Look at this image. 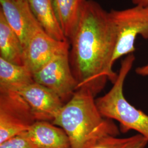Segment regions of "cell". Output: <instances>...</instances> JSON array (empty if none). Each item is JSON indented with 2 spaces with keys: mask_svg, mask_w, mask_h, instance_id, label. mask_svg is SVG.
<instances>
[{
  "mask_svg": "<svg viewBox=\"0 0 148 148\" xmlns=\"http://www.w3.org/2000/svg\"><path fill=\"white\" fill-rule=\"evenodd\" d=\"M116 27L110 12L93 0H85L77 27L69 39V60L78 89L86 87L95 96L107 81L114 84L118 74L112 70L116 45Z\"/></svg>",
  "mask_w": 148,
  "mask_h": 148,
  "instance_id": "1",
  "label": "cell"
},
{
  "mask_svg": "<svg viewBox=\"0 0 148 148\" xmlns=\"http://www.w3.org/2000/svg\"><path fill=\"white\" fill-rule=\"evenodd\" d=\"M95 97L86 87H80L52 122L66 133L71 148H92L101 138L120 134L116 125L101 115Z\"/></svg>",
  "mask_w": 148,
  "mask_h": 148,
  "instance_id": "2",
  "label": "cell"
},
{
  "mask_svg": "<svg viewBox=\"0 0 148 148\" xmlns=\"http://www.w3.org/2000/svg\"><path fill=\"white\" fill-rule=\"evenodd\" d=\"M135 59L133 53L127 55L122 62L113 86L105 95L96 99L95 103L103 116L120 123L122 132L135 130L148 140V115L132 106L126 99L123 92L124 82Z\"/></svg>",
  "mask_w": 148,
  "mask_h": 148,
  "instance_id": "3",
  "label": "cell"
},
{
  "mask_svg": "<svg viewBox=\"0 0 148 148\" xmlns=\"http://www.w3.org/2000/svg\"><path fill=\"white\" fill-rule=\"evenodd\" d=\"M110 16L116 29L117 38L112 63L135 51L138 35L148 39V5H134L122 10H111Z\"/></svg>",
  "mask_w": 148,
  "mask_h": 148,
  "instance_id": "4",
  "label": "cell"
},
{
  "mask_svg": "<svg viewBox=\"0 0 148 148\" xmlns=\"http://www.w3.org/2000/svg\"><path fill=\"white\" fill-rule=\"evenodd\" d=\"M37 121L18 93L0 90V144L27 131Z\"/></svg>",
  "mask_w": 148,
  "mask_h": 148,
  "instance_id": "5",
  "label": "cell"
},
{
  "mask_svg": "<svg viewBox=\"0 0 148 148\" xmlns=\"http://www.w3.org/2000/svg\"><path fill=\"white\" fill-rule=\"evenodd\" d=\"M35 82L53 92L64 103L70 99L78 89V82L73 73L69 51L59 54L36 73Z\"/></svg>",
  "mask_w": 148,
  "mask_h": 148,
  "instance_id": "6",
  "label": "cell"
},
{
  "mask_svg": "<svg viewBox=\"0 0 148 148\" xmlns=\"http://www.w3.org/2000/svg\"><path fill=\"white\" fill-rule=\"evenodd\" d=\"M69 41L55 40L42 27L33 32L24 48V64L32 74L59 54L69 51Z\"/></svg>",
  "mask_w": 148,
  "mask_h": 148,
  "instance_id": "7",
  "label": "cell"
},
{
  "mask_svg": "<svg viewBox=\"0 0 148 148\" xmlns=\"http://www.w3.org/2000/svg\"><path fill=\"white\" fill-rule=\"evenodd\" d=\"M16 92L30 106L37 121H53L64 104L58 95L36 82Z\"/></svg>",
  "mask_w": 148,
  "mask_h": 148,
  "instance_id": "8",
  "label": "cell"
},
{
  "mask_svg": "<svg viewBox=\"0 0 148 148\" xmlns=\"http://www.w3.org/2000/svg\"><path fill=\"white\" fill-rule=\"evenodd\" d=\"M0 12L19 38L24 49L32 32L42 27L32 14L27 0H0Z\"/></svg>",
  "mask_w": 148,
  "mask_h": 148,
  "instance_id": "9",
  "label": "cell"
},
{
  "mask_svg": "<svg viewBox=\"0 0 148 148\" xmlns=\"http://www.w3.org/2000/svg\"><path fill=\"white\" fill-rule=\"evenodd\" d=\"M21 134L40 148H71L69 137L63 130L49 122H36Z\"/></svg>",
  "mask_w": 148,
  "mask_h": 148,
  "instance_id": "10",
  "label": "cell"
},
{
  "mask_svg": "<svg viewBox=\"0 0 148 148\" xmlns=\"http://www.w3.org/2000/svg\"><path fill=\"white\" fill-rule=\"evenodd\" d=\"M32 14L48 35L60 41H69L59 24L52 0H27Z\"/></svg>",
  "mask_w": 148,
  "mask_h": 148,
  "instance_id": "11",
  "label": "cell"
},
{
  "mask_svg": "<svg viewBox=\"0 0 148 148\" xmlns=\"http://www.w3.org/2000/svg\"><path fill=\"white\" fill-rule=\"evenodd\" d=\"M34 82L32 73L26 66L0 57V90L16 92Z\"/></svg>",
  "mask_w": 148,
  "mask_h": 148,
  "instance_id": "12",
  "label": "cell"
},
{
  "mask_svg": "<svg viewBox=\"0 0 148 148\" xmlns=\"http://www.w3.org/2000/svg\"><path fill=\"white\" fill-rule=\"evenodd\" d=\"M0 54L5 60L19 65L24 64V49L21 41L0 12Z\"/></svg>",
  "mask_w": 148,
  "mask_h": 148,
  "instance_id": "13",
  "label": "cell"
},
{
  "mask_svg": "<svg viewBox=\"0 0 148 148\" xmlns=\"http://www.w3.org/2000/svg\"><path fill=\"white\" fill-rule=\"evenodd\" d=\"M53 8L65 36L69 40L77 27L85 0H52Z\"/></svg>",
  "mask_w": 148,
  "mask_h": 148,
  "instance_id": "14",
  "label": "cell"
},
{
  "mask_svg": "<svg viewBox=\"0 0 148 148\" xmlns=\"http://www.w3.org/2000/svg\"><path fill=\"white\" fill-rule=\"evenodd\" d=\"M130 137H116L114 136H108L100 139L92 148H125L132 140Z\"/></svg>",
  "mask_w": 148,
  "mask_h": 148,
  "instance_id": "15",
  "label": "cell"
},
{
  "mask_svg": "<svg viewBox=\"0 0 148 148\" xmlns=\"http://www.w3.org/2000/svg\"><path fill=\"white\" fill-rule=\"evenodd\" d=\"M0 148H40L27 138L19 134L0 144Z\"/></svg>",
  "mask_w": 148,
  "mask_h": 148,
  "instance_id": "16",
  "label": "cell"
},
{
  "mask_svg": "<svg viewBox=\"0 0 148 148\" xmlns=\"http://www.w3.org/2000/svg\"><path fill=\"white\" fill-rule=\"evenodd\" d=\"M148 140L143 136L138 134L133 136L132 140L125 148H145Z\"/></svg>",
  "mask_w": 148,
  "mask_h": 148,
  "instance_id": "17",
  "label": "cell"
},
{
  "mask_svg": "<svg viewBox=\"0 0 148 148\" xmlns=\"http://www.w3.org/2000/svg\"><path fill=\"white\" fill-rule=\"evenodd\" d=\"M136 72L138 75L141 76H148V64L145 65L138 67L136 69Z\"/></svg>",
  "mask_w": 148,
  "mask_h": 148,
  "instance_id": "18",
  "label": "cell"
},
{
  "mask_svg": "<svg viewBox=\"0 0 148 148\" xmlns=\"http://www.w3.org/2000/svg\"><path fill=\"white\" fill-rule=\"evenodd\" d=\"M134 5H148V0H131Z\"/></svg>",
  "mask_w": 148,
  "mask_h": 148,
  "instance_id": "19",
  "label": "cell"
}]
</instances>
